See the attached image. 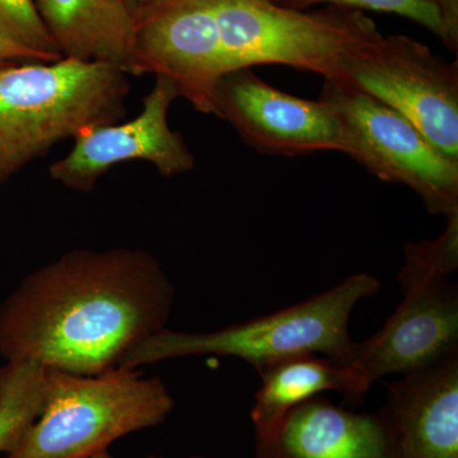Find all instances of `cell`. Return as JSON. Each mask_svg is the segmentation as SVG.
<instances>
[{
  "label": "cell",
  "mask_w": 458,
  "mask_h": 458,
  "mask_svg": "<svg viewBox=\"0 0 458 458\" xmlns=\"http://www.w3.org/2000/svg\"><path fill=\"white\" fill-rule=\"evenodd\" d=\"M174 286L143 250H75L27 276L0 306V355L93 376L167 325Z\"/></svg>",
  "instance_id": "cell-1"
},
{
  "label": "cell",
  "mask_w": 458,
  "mask_h": 458,
  "mask_svg": "<svg viewBox=\"0 0 458 458\" xmlns=\"http://www.w3.org/2000/svg\"><path fill=\"white\" fill-rule=\"evenodd\" d=\"M128 75L71 57L0 69V186L60 141L120 122Z\"/></svg>",
  "instance_id": "cell-2"
},
{
  "label": "cell",
  "mask_w": 458,
  "mask_h": 458,
  "mask_svg": "<svg viewBox=\"0 0 458 458\" xmlns=\"http://www.w3.org/2000/svg\"><path fill=\"white\" fill-rule=\"evenodd\" d=\"M379 288L375 276L354 274L303 302L212 333H179L165 327L132 348L119 367L140 369L174 358L219 355L245 360L260 373L304 354L325 355L349 366L357 344L349 334L352 310Z\"/></svg>",
  "instance_id": "cell-3"
},
{
  "label": "cell",
  "mask_w": 458,
  "mask_h": 458,
  "mask_svg": "<svg viewBox=\"0 0 458 458\" xmlns=\"http://www.w3.org/2000/svg\"><path fill=\"white\" fill-rule=\"evenodd\" d=\"M44 369L42 405L4 458H89L128 434L159 426L174 397L158 377L114 367L83 376Z\"/></svg>",
  "instance_id": "cell-4"
},
{
  "label": "cell",
  "mask_w": 458,
  "mask_h": 458,
  "mask_svg": "<svg viewBox=\"0 0 458 458\" xmlns=\"http://www.w3.org/2000/svg\"><path fill=\"white\" fill-rule=\"evenodd\" d=\"M225 74L255 65H286L349 87L352 51L381 32L364 12L333 7L300 11L269 0H209Z\"/></svg>",
  "instance_id": "cell-5"
},
{
  "label": "cell",
  "mask_w": 458,
  "mask_h": 458,
  "mask_svg": "<svg viewBox=\"0 0 458 458\" xmlns=\"http://www.w3.org/2000/svg\"><path fill=\"white\" fill-rule=\"evenodd\" d=\"M319 98L335 110L343 153L379 180L408 186L430 214L448 218L458 213V162L439 152L403 114L328 81Z\"/></svg>",
  "instance_id": "cell-6"
},
{
  "label": "cell",
  "mask_w": 458,
  "mask_h": 458,
  "mask_svg": "<svg viewBox=\"0 0 458 458\" xmlns=\"http://www.w3.org/2000/svg\"><path fill=\"white\" fill-rule=\"evenodd\" d=\"M351 89L408 119L439 152L458 162V62L405 35H378L345 64Z\"/></svg>",
  "instance_id": "cell-7"
},
{
  "label": "cell",
  "mask_w": 458,
  "mask_h": 458,
  "mask_svg": "<svg viewBox=\"0 0 458 458\" xmlns=\"http://www.w3.org/2000/svg\"><path fill=\"white\" fill-rule=\"evenodd\" d=\"M134 13L132 75L165 78L195 111L216 116L225 68L209 0H158Z\"/></svg>",
  "instance_id": "cell-8"
},
{
  "label": "cell",
  "mask_w": 458,
  "mask_h": 458,
  "mask_svg": "<svg viewBox=\"0 0 458 458\" xmlns=\"http://www.w3.org/2000/svg\"><path fill=\"white\" fill-rule=\"evenodd\" d=\"M179 98L174 83L156 77L137 117L78 135L71 152L50 165L51 179L66 189L89 192L111 168L126 162H149L164 177L191 172L197 159L182 135L168 123L172 104Z\"/></svg>",
  "instance_id": "cell-9"
},
{
  "label": "cell",
  "mask_w": 458,
  "mask_h": 458,
  "mask_svg": "<svg viewBox=\"0 0 458 458\" xmlns=\"http://www.w3.org/2000/svg\"><path fill=\"white\" fill-rule=\"evenodd\" d=\"M216 116L231 123L241 140L262 155L343 153L342 126L327 101L288 95L251 68L223 75L216 87Z\"/></svg>",
  "instance_id": "cell-10"
},
{
  "label": "cell",
  "mask_w": 458,
  "mask_h": 458,
  "mask_svg": "<svg viewBox=\"0 0 458 458\" xmlns=\"http://www.w3.org/2000/svg\"><path fill=\"white\" fill-rule=\"evenodd\" d=\"M458 355V291L450 280L403 293L375 335L355 344L349 367L369 393L386 376L420 372Z\"/></svg>",
  "instance_id": "cell-11"
},
{
  "label": "cell",
  "mask_w": 458,
  "mask_h": 458,
  "mask_svg": "<svg viewBox=\"0 0 458 458\" xmlns=\"http://www.w3.org/2000/svg\"><path fill=\"white\" fill-rule=\"evenodd\" d=\"M256 458H403L384 408L357 412L313 397L256 436Z\"/></svg>",
  "instance_id": "cell-12"
},
{
  "label": "cell",
  "mask_w": 458,
  "mask_h": 458,
  "mask_svg": "<svg viewBox=\"0 0 458 458\" xmlns=\"http://www.w3.org/2000/svg\"><path fill=\"white\" fill-rule=\"evenodd\" d=\"M403 458H458V355L387 386Z\"/></svg>",
  "instance_id": "cell-13"
},
{
  "label": "cell",
  "mask_w": 458,
  "mask_h": 458,
  "mask_svg": "<svg viewBox=\"0 0 458 458\" xmlns=\"http://www.w3.org/2000/svg\"><path fill=\"white\" fill-rule=\"evenodd\" d=\"M63 57L132 74L135 13L123 0H33Z\"/></svg>",
  "instance_id": "cell-14"
},
{
  "label": "cell",
  "mask_w": 458,
  "mask_h": 458,
  "mask_svg": "<svg viewBox=\"0 0 458 458\" xmlns=\"http://www.w3.org/2000/svg\"><path fill=\"white\" fill-rule=\"evenodd\" d=\"M258 375L261 385L251 410L256 436L270 432L286 412L327 391L343 394L351 403H360L367 394L351 367L325 355H297Z\"/></svg>",
  "instance_id": "cell-15"
},
{
  "label": "cell",
  "mask_w": 458,
  "mask_h": 458,
  "mask_svg": "<svg viewBox=\"0 0 458 458\" xmlns=\"http://www.w3.org/2000/svg\"><path fill=\"white\" fill-rule=\"evenodd\" d=\"M42 372L31 361H7L0 369V454H8L40 414Z\"/></svg>",
  "instance_id": "cell-16"
},
{
  "label": "cell",
  "mask_w": 458,
  "mask_h": 458,
  "mask_svg": "<svg viewBox=\"0 0 458 458\" xmlns=\"http://www.w3.org/2000/svg\"><path fill=\"white\" fill-rule=\"evenodd\" d=\"M319 4L408 18L433 33L457 56L458 0H292L289 8L309 11Z\"/></svg>",
  "instance_id": "cell-17"
},
{
  "label": "cell",
  "mask_w": 458,
  "mask_h": 458,
  "mask_svg": "<svg viewBox=\"0 0 458 458\" xmlns=\"http://www.w3.org/2000/svg\"><path fill=\"white\" fill-rule=\"evenodd\" d=\"M445 231L434 240L409 242L397 280L403 293L441 280L458 267V213L448 216Z\"/></svg>",
  "instance_id": "cell-18"
},
{
  "label": "cell",
  "mask_w": 458,
  "mask_h": 458,
  "mask_svg": "<svg viewBox=\"0 0 458 458\" xmlns=\"http://www.w3.org/2000/svg\"><path fill=\"white\" fill-rule=\"evenodd\" d=\"M0 36L50 62L63 57L33 0H0Z\"/></svg>",
  "instance_id": "cell-19"
},
{
  "label": "cell",
  "mask_w": 458,
  "mask_h": 458,
  "mask_svg": "<svg viewBox=\"0 0 458 458\" xmlns=\"http://www.w3.org/2000/svg\"><path fill=\"white\" fill-rule=\"evenodd\" d=\"M26 62H50L44 56L32 51L23 49L13 42L5 40L0 36V69L8 65L20 64Z\"/></svg>",
  "instance_id": "cell-20"
},
{
  "label": "cell",
  "mask_w": 458,
  "mask_h": 458,
  "mask_svg": "<svg viewBox=\"0 0 458 458\" xmlns=\"http://www.w3.org/2000/svg\"><path fill=\"white\" fill-rule=\"evenodd\" d=\"M123 2L135 12L138 9L147 7V5L153 4V3L158 2V0H123Z\"/></svg>",
  "instance_id": "cell-21"
},
{
  "label": "cell",
  "mask_w": 458,
  "mask_h": 458,
  "mask_svg": "<svg viewBox=\"0 0 458 458\" xmlns=\"http://www.w3.org/2000/svg\"><path fill=\"white\" fill-rule=\"evenodd\" d=\"M269 2L276 3V4L283 5V7H288L291 5L292 0H269Z\"/></svg>",
  "instance_id": "cell-22"
},
{
  "label": "cell",
  "mask_w": 458,
  "mask_h": 458,
  "mask_svg": "<svg viewBox=\"0 0 458 458\" xmlns=\"http://www.w3.org/2000/svg\"><path fill=\"white\" fill-rule=\"evenodd\" d=\"M89 458H114L111 456L110 454H108V451L101 452V454H96V456L89 457Z\"/></svg>",
  "instance_id": "cell-23"
},
{
  "label": "cell",
  "mask_w": 458,
  "mask_h": 458,
  "mask_svg": "<svg viewBox=\"0 0 458 458\" xmlns=\"http://www.w3.org/2000/svg\"><path fill=\"white\" fill-rule=\"evenodd\" d=\"M146 458H164V457H158V456H148ZM186 458H205L203 456H191V457H186Z\"/></svg>",
  "instance_id": "cell-24"
}]
</instances>
